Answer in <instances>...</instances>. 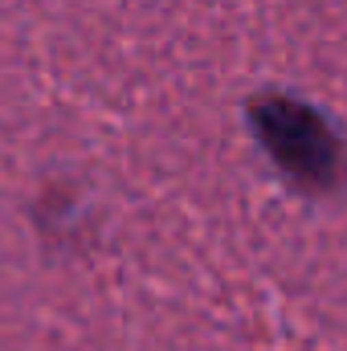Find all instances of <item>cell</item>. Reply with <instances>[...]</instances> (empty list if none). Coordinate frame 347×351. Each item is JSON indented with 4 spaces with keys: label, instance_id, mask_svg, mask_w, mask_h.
<instances>
[{
    "label": "cell",
    "instance_id": "1",
    "mask_svg": "<svg viewBox=\"0 0 347 351\" xmlns=\"http://www.w3.org/2000/svg\"><path fill=\"white\" fill-rule=\"evenodd\" d=\"M261 152L302 192H335L347 180V147L327 114L290 94H261L246 110Z\"/></svg>",
    "mask_w": 347,
    "mask_h": 351
}]
</instances>
